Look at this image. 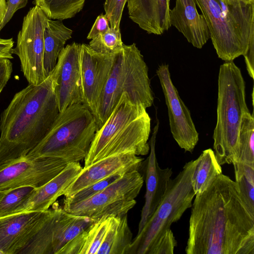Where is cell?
I'll return each instance as SVG.
<instances>
[{
  "instance_id": "cell-1",
  "label": "cell",
  "mask_w": 254,
  "mask_h": 254,
  "mask_svg": "<svg viewBox=\"0 0 254 254\" xmlns=\"http://www.w3.org/2000/svg\"><path fill=\"white\" fill-rule=\"evenodd\" d=\"M191 207L186 254H254V215L228 176L220 174Z\"/></svg>"
},
{
  "instance_id": "cell-2",
  "label": "cell",
  "mask_w": 254,
  "mask_h": 254,
  "mask_svg": "<svg viewBox=\"0 0 254 254\" xmlns=\"http://www.w3.org/2000/svg\"><path fill=\"white\" fill-rule=\"evenodd\" d=\"M54 69L38 85L17 92L0 116V168L25 157L46 135L59 113Z\"/></svg>"
},
{
  "instance_id": "cell-3",
  "label": "cell",
  "mask_w": 254,
  "mask_h": 254,
  "mask_svg": "<svg viewBox=\"0 0 254 254\" xmlns=\"http://www.w3.org/2000/svg\"><path fill=\"white\" fill-rule=\"evenodd\" d=\"M150 131L151 119L146 109L123 94L109 117L96 131L84 159V167L116 155H147Z\"/></svg>"
},
{
  "instance_id": "cell-4",
  "label": "cell",
  "mask_w": 254,
  "mask_h": 254,
  "mask_svg": "<svg viewBox=\"0 0 254 254\" xmlns=\"http://www.w3.org/2000/svg\"><path fill=\"white\" fill-rule=\"evenodd\" d=\"M218 88L217 122L213 138L215 155L221 166L236 160L242 119L249 112L245 82L233 61L225 62L220 65Z\"/></svg>"
},
{
  "instance_id": "cell-5",
  "label": "cell",
  "mask_w": 254,
  "mask_h": 254,
  "mask_svg": "<svg viewBox=\"0 0 254 254\" xmlns=\"http://www.w3.org/2000/svg\"><path fill=\"white\" fill-rule=\"evenodd\" d=\"M98 129L94 116L86 106L72 105L59 112L45 137L25 157L80 162L87 155Z\"/></svg>"
},
{
  "instance_id": "cell-6",
  "label": "cell",
  "mask_w": 254,
  "mask_h": 254,
  "mask_svg": "<svg viewBox=\"0 0 254 254\" xmlns=\"http://www.w3.org/2000/svg\"><path fill=\"white\" fill-rule=\"evenodd\" d=\"M147 109L154 101L148 69L135 43L124 44L115 54L112 70L94 115L100 127L109 117L122 95Z\"/></svg>"
},
{
  "instance_id": "cell-7",
  "label": "cell",
  "mask_w": 254,
  "mask_h": 254,
  "mask_svg": "<svg viewBox=\"0 0 254 254\" xmlns=\"http://www.w3.org/2000/svg\"><path fill=\"white\" fill-rule=\"evenodd\" d=\"M196 163L197 159L186 163L177 176L170 180L161 203L132 239L127 254H151L164 233L191 207L195 194L191 177Z\"/></svg>"
},
{
  "instance_id": "cell-8",
  "label": "cell",
  "mask_w": 254,
  "mask_h": 254,
  "mask_svg": "<svg viewBox=\"0 0 254 254\" xmlns=\"http://www.w3.org/2000/svg\"><path fill=\"white\" fill-rule=\"evenodd\" d=\"M143 182V177L138 170L127 172L89 199L64 205L63 208L70 213L95 220L104 216H121L127 214L136 204L135 198Z\"/></svg>"
},
{
  "instance_id": "cell-9",
  "label": "cell",
  "mask_w": 254,
  "mask_h": 254,
  "mask_svg": "<svg viewBox=\"0 0 254 254\" xmlns=\"http://www.w3.org/2000/svg\"><path fill=\"white\" fill-rule=\"evenodd\" d=\"M96 220L56 206L45 211L42 221L19 254H60L62 249Z\"/></svg>"
},
{
  "instance_id": "cell-10",
  "label": "cell",
  "mask_w": 254,
  "mask_h": 254,
  "mask_svg": "<svg viewBox=\"0 0 254 254\" xmlns=\"http://www.w3.org/2000/svg\"><path fill=\"white\" fill-rule=\"evenodd\" d=\"M49 17L37 5L31 7L23 19L12 50L20 61L21 71L29 84L38 85L48 77L43 65L44 31Z\"/></svg>"
},
{
  "instance_id": "cell-11",
  "label": "cell",
  "mask_w": 254,
  "mask_h": 254,
  "mask_svg": "<svg viewBox=\"0 0 254 254\" xmlns=\"http://www.w3.org/2000/svg\"><path fill=\"white\" fill-rule=\"evenodd\" d=\"M207 23L213 46L219 58L233 61L244 56L248 43L227 18L219 0H194Z\"/></svg>"
},
{
  "instance_id": "cell-12",
  "label": "cell",
  "mask_w": 254,
  "mask_h": 254,
  "mask_svg": "<svg viewBox=\"0 0 254 254\" xmlns=\"http://www.w3.org/2000/svg\"><path fill=\"white\" fill-rule=\"evenodd\" d=\"M67 163L54 158L26 157L0 168V192L21 187L39 188L61 172Z\"/></svg>"
},
{
  "instance_id": "cell-13",
  "label": "cell",
  "mask_w": 254,
  "mask_h": 254,
  "mask_svg": "<svg viewBox=\"0 0 254 254\" xmlns=\"http://www.w3.org/2000/svg\"><path fill=\"white\" fill-rule=\"evenodd\" d=\"M156 73L165 96L172 136L180 148L192 152L199 138L190 111L172 82L168 64L159 65Z\"/></svg>"
},
{
  "instance_id": "cell-14",
  "label": "cell",
  "mask_w": 254,
  "mask_h": 254,
  "mask_svg": "<svg viewBox=\"0 0 254 254\" xmlns=\"http://www.w3.org/2000/svg\"><path fill=\"white\" fill-rule=\"evenodd\" d=\"M115 54H104L82 44L80 69L83 102L94 115L110 74Z\"/></svg>"
},
{
  "instance_id": "cell-15",
  "label": "cell",
  "mask_w": 254,
  "mask_h": 254,
  "mask_svg": "<svg viewBox=\"0 0 254 254\" xmlns=\"http://www.w3.org/2000/svg\"><path fill=\"white\" fill-rule=\"evenodd\" d=\"M80 44L67 45L60 53L54 68L55 95L60 112L74 104H82L80 69Z\"/></svg>"
},
{
  "instance_id": "cell-16",
  "label": "cell",
  "mask_w": 254,
  "mask_h": 254,
  "mask_svg": "<svg viewBox=\"0 0 254 254\" xmlns=\"http://www.w3.org/2000/svg\"><path fill=\"white\" fill-rule=\"evenodd\" d=\"M159 125V122L157 119L156 126L149 141V154L147 159L143 161L141 167L145 175V178L143 179L146 184V192L137 233L141 231L161 203L173 173L171 168H161L158 163L155 153V143Z\"/></svg>"
},
{
  "instance_id": "cell-17",
  "label": "cell",
  "mask_w": 254,
  "mask_h": 254,
  "mask_svg": "<svg viewBox=\"0 0 254 254\" xmlns=\"http://www.w3.org/2000/svg\"><path fill=\"white\" fill-rule=\"evenodd\" d=\"M45 211L23 212L0 217V254H19L38 229Z\"/></svg>"
},
{
  "instance_id": "cell-18",
  "label": "cell",
  "mask_w": 254,
  "mask_h": 254,
  "mask_svg": "<svg viewBox=\"0 0 254 254\" xmlns=\"http://www.w3.org/2000/svg\"><path fill=\"white\" fill-rule=\"evenodd\" d=\"M143 158L132 154L113 156L83 167L74 181L65 190L67 198L78 191L111 176L139 170Z\"/></svg>"
},
{
  "instance_id": "cell-19",
  "label": "cell",
  "mask_w": 254,
  "mask_h": 254,
  "mask_svg": "<svg viewBox=\"0 0 254 254\" xmlns=\"http://www.w3.org/2000/svg\"><path fill=\"white\" fill-rule=\"evenodd\" d=\"M169 15L171 26L193 47L201 49L210 39L207 23L203 15L198 12L194 0H176Z\"/></svg>"
},
{
  "instance_id": "cell-20",
  "label": "cell",
  "mask_w": 254,
  "mask_h": 254,
  "mask_svg": "<svg viewBox=\"0 0 254 254\" xmlns=\"http://www.w3.org/2000/svg\"><path fill=\"white\" fill-rule=\"evenodd\" d=\"M83 167L79 162L67 163L58 175L35 192L17 213L47 210L80 174Z\"/></svg>"
},
{
  "instance_id": "cell-21",
  "label": "cell",
  "mask_w": 254,
  "mask_h": 254,
  "mask_svg": "<svg viewBox=\"0 0 254 254\" xmlns=\"http://www.w3.org/2000/svg\"><path fill=\"white\" fill-rule=\"evenodd\" d=\"M169 0H128L129 17L148 34L160 35L171 27Z\"/></svg>"
},
{
  "instance_id": "cell-22",
  "label": "cell",
  "mask_w": 254,
  "mask_h": 254,
  "mask_svg": "<svg viewBox=\"0 0 254 254\" xmlns=\"http://www.w3.org/2000/svg\"><path fill=\"white\" fill-rule=\"evenodd\" d=\"M113 216L95 221L62 249L60 254H97Z\"/></svg>"
},
{
  "instance_id": "cell-23",
  "label": "cell",
  "mask_w": 254,
  "mask_h": 254,
  "mask_svg": "<svg viewBox=\"0 0 254 254\" xmlns=\"http://www.w3.org/2000/svg\"><path fill=\"white\" fill-rule=\"evenodd\" d=\"M72 30L61 20L49 19L44 31L43 65L47 76L55 68L58 56L66 42L71 38Z\"/></svg>"
},
{
  "instance_id": "cell-24",
  "label": "cell",
  "mask_w": 254,
  "mask_h": 254,
  "mask_svg": "<svg viewBox=\"0 0 254 254\" xmlns=\"http://www.w3.org/2000/svg\"><path fill=\"white\" fill-rule=\"evenodd\" d=\"M132 241L127 214L113 216L97 254H127Z\"/></svg>"
},
{
  "instance_id": "cell-25",
  "label": "cell",
  "mask_w": 254,
  "mask_h": 254,
  "mask_svg": "<svg viewBox=\"0 0 254 254\" xmlns=\"http://www.w3.org/2000/svg\"><path fill=\"white\" fill-rule=\"evenodd\" d=\"M196 159L197 163L191 177V185L195 196L205 191L222 173L221 165L211 148L203 150Z\"/></svg>"
},
{
  "instance_id": "cell-26",
  "label": "cell",
  "mask_w": 254,
  "mask_h": 254,
  "mask_svg": "<svg viewBox=\"0 0 254 254\" xmlns=\"http://www.w3.org/2000/svg\"><path fill=\"white\" fill-rule=\"evenodd\" d=\"M235 161L254 166V117L250 112L243 116Z\"/></svg>"
},
{
  "instance_id": "cell-27",
  "label": "cell",
  "mask_w": 254,
  "mask_h": 254,
  "mask_svg": "<svg viewBox=\"0 0 254 254\" xmlns=\"http://www.w3.org/2000/svg\"><path fill=\"white\" fill-rule=\"evenodd\" d=\"M85 0H34L50 19L64 20L74 17L80 12Z\"/></svg>"
},
{
  "instance_id": "cell-28",
  "label": "cell",
  "mask_w": 254,
  "mask_h": 254,
  "mask_svg": "<svg viewBox=\"0 0 254 254\" xmlns=\"http://www.w3.org/2000/svg\"><path fill=\"white\" fill-rule=\"evenodd\" d=\"M235 183L249 211L254 215V166L235 161Z\"/></svg>"
},
{
  "instance_id": "cell-29",
  "label": "cell",
  "mask_w": 254,
  "mask_h": 254,
  "mask_svg": "<svg viewBox=\"0 0 254 254\" xmlns=\"http://www.w3.org/2000/svg\"><path fill=\"white\" fill-rule=\"evenodd\" d=\"M36 188L21 187L0 192V217L17 212L35 192Z\"/></svg>"
},
{
  "instance_id": "cell-30",
  "label": "cell",
  "mask_w": 254,
  "mask_h": 254,
  "mask_svg": "<svg viewBox=\"0 0 254 254\" xmlns=\"http://www.w3.org/2000/svg\"><path fill=\"white\" fill-rule=\"evenodd\" d=\"M120 30L110 29L91 39L89 46L95 51L104 54H116L123 49Z\"/></svg>"
},
{
  "instance_id": "cell-31",
  "label": "cell",
  "mask_w": 254,
  "mask_h": 254,
  "mask_svg": "<svg viewBox=\"0 0 254 254\" xmlns=\"http://www.w3.org/2000/svg\"><path fill=\"white\" fill-rule=\"evenodd\" d=\"M124 174L111 176L78 191L68 197L64 198V205L77 203L89 199L121 178Z\"/></svg>"
},
{
  "instance_id": "cell-32",
  "label": "cell",
  "mask_w": 254,
  "mask_h": 254,
  "mask_svg": "<svg viewBox=\"0 0 254 254\" xmlns=\"http://www.w3.org/2000/svg\"><path fill=\"white\" fill-rule=\"evenodd\" d=\"M128 0H106L104 3L105 15L110 27L120 30V22L124 6Z\"/></svg>"
},
{
  "instance_id": "cell-33",
  "label": "cell",
  "mask_w": 254,
  "mask_h": 254,
  "mask_svg": "<svg viewBox=\"0 0 254 254\" xmlns=\"http://www.w3.org/2000/svg\"><path fill=\"white\" fill-rule=\"evenodd\" d=\"M177 243L171 229L167 230L161 236L151 254H172Z\"/></svg>"
},
{
  "instance_id": "cell-34",
  "label": "cell",
  "mask_w": 254,
  "mask_h": 254,
  "mask_svg": "<svg viewBox=\"0 0 254 254\" xmlns=\"http://www.w3.org/2000/svg\"><path fill=\"white\" fill-rule=\"evenodd\" d=\"M110 28L109 21L106 15L101 14L96 18L87 38L91 40L99 35L107 32Z\"/></svg>"
},
{
  "instance_id": "cell-35",
  "label": "cell",
  "mask_w": 254,
  "mask_h": 254,
  "mask_svg": "<svg viewBox=\"0 0 254 254\" xmlns=\"http://www.w3.org/2000/svg\"><path fill=\"white\" fill-rule=\"evenodd\" d=\"M28 2V0H7L6 10L0 26L1 30L10 21L15 12L18 9L24 7Z\"/></svg>"
},
{
  "instance_id": "cell-36",
  "label": "cell",
  "mask_w": 254,
  "mask_h": 254,
  "mask_svg": "<svg viewBox=\"0 0 254 254\" xmlns=\"http://www.w3.org/2000/svg\"><path fill=\"white\" fill-rule=\"evenodd\" d=\"M12 64L9 59L0 60V94L11 77Z\"/></svg>"
},
{
  "instance_id": "cell-37",
  "label": "cell",
  "mask_w": 254,
  "mask_h": 254,
  "mask_svg": "<svg viewBox=\"0 0 254 254\" xmlns=\"http://www.w3.org/2000/svg\"><path fill=\"white\" fill-rule=\"evenodd\" d=\"M245 63L249 75L254 78V35L253 36L250 40L248 48L244 54Z\"/></svg>"
},
{
  "instance_id": "cell-38",
  "label": "cell",
  "mask_w": 254,
  "mask_h": 254,
  "mask_svg": "<svg viewBox=\"0 0 254 254\" xmlns=\"http://www.w3.org/2000/svg\"><path fill=\"white\" fill-rule=\"evenodd\" d=\"M14 45L12 38L1 39L0 38V60L7 59H12V50Z\"/></svg>"
},
{
  "instance_id": "cell-39",
  "label": "cell",
  "mask_w": 254,
  "mask_h": 254,
  "mask_svg": "<svg viewBox=\"0 0 254 254\" xmlns=\"http://www.w3.org/2000/svg\"><path fill=\"white\" fill-rule=\"evenodd\" d=\"M227 5L241 10H247L254 8V3L246 4L242 0H221Z\"/></svg>"
},
{
  "instance_id": "cell-40",
  "label": "cell",
  "mask_w": 254,
  "mask_h": 254,
  "mask_svg": "<svg viewBox=\"0 0 254 254\" xmlns=\"http://www.w3.org/2000/svg\"><path fill=\"white\" fill-rule=\"evenodd\" d=\"M6 7L7 5L6 0H0V26L4 18L6 10Z\"/></svg>"
},
{
  "instance_id": "cell-41",
  "label": "cell",
  "mask_w": 254,
  "mask_h": 254,
  "mask_svg": "<svg viewBox=\"0 0 254 254\" xmlns=\"http://www.w3.org/2000/svg\"><path fill=\"white\" fill-rule=\"evenodd\" d=\"M245 3H251L254 1V0H242Z\"/></svg>"
},
{
  "instance_id": "cell-42",
  "label": "cell",
  "mask_w": 254,
  "mask_h": 254,
  "mask_svg": "<svg viewBox=\"0 0 254 254\" xmlns=\"http://www.w3.org/2000/svg\"></svg>"
}]
</instances>
